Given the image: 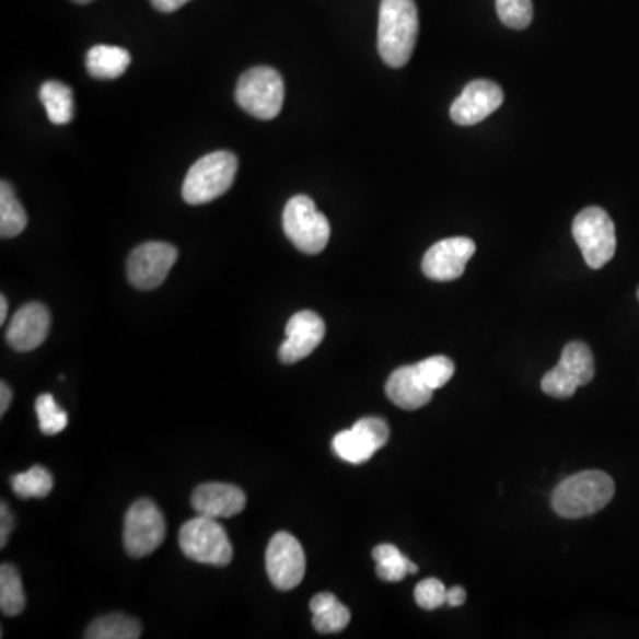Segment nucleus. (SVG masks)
<instances>
[{
    "instance_id": "1",
    "label": "nucleus",
    "mask_w": 639,
    "mask_h": 639,
    "mask_svg": "<svg viewBox=\"0 0 639 639\" xmlns=\"http://www.w3.org/2000/svg\"><path fill=\"white\" fill-rule=\"evenodd\" d=\"M418 34V8L414 0H382L376 47L387 67L402 68L410 61Z\"/></svg>"
},
{
    "instance_id": "2",
    "label": "nucleus",
    "mask_w": 639,
    "mask_h": 639,
    "mask_svg": "<svg viewBox=\"0 0 639 639\" xmlns=\"http://www.w3.org/2000/svg\"><path fill=\"white\" fill-rule=\"evenodd\" d=\"M615 496V481L602 470H583L556 487L550 504L565 519H581L597 513Z\"/></svg>"
},
{
    "instance_id": "3",
    "label": "nucleus",
    "mask_w": 639,
    "mask_h": 639,
    "mask_svg": "<svg viewBox=\"0 0 639 639\" xmlns=\"http://www.w3.org/2000/svg\"><path fill=\"white\" fill-rule=\"evenodd\" d=\"M239 171V160L231 151H213L201 156L188 170L182 196L188 205H207L230 190Z\"/></svg>"
},
{
    "instance_id": "4",
    "label": "nucleus",
    "mask_w": 639,
    "mask_h": 639,
    "mask_svg": "<svg viewBox=\"0 0 639 639\" xmlns=\"http://www.w3.org/2000/svg\"><path fill=\"white\" fill-rule=\"evenodd\" d=\"M236 104L253 118H278L284 104V82L281 73L270 67H256L240 77L235 90Z\"/></svg>"
},
{
    "instance_id": "5",
    "label": "nucleus",
    "mask_w": 639,
    "mask_h": 639,
    "mask_svg": "<svg viewBox=\"0 0 639 639\" xmlns=\"http://www.w3.org/2000/svg\"><path fill=\"white\" fill-rule=\"evenodd\" d=\"M282 230L297 249L304 254H320L330 239V224L318 212L315 201L307 196H293L282 212Z\"/></svg>"
},
{
    "instance_id": "6",
    "label": "nucleus",
    "mask_w": 639,
    "mask_h": 639,
    "mask_svg": "<svg viewBox=\"0 0 639 639\" xmlns=\"http://www.w3.org/2000/svg\"><path fill=\"white\" fill-rule=\"evenodd\" d=\"M179 547L196 564L226 567L233 558V546L226 530L217 519L198 515L179 530Z\"/></svg>"
},
{
    "instance_id": "7",
    "label": "nucleus",
    "mask_w": 639,
    "mask_h": 639,
    "mask_svg": "<svg viewBox=\"0 0 639 639\" xmlns=\"http://www.w3.org/2000/svg\"><path fill=\"white\" fill-rule=\"evenodd\" d=\"M573 240L593 270L612 262L616 253V231L612 217L601 207H588L572 222Z\"/></svg>"
},
{
    "instance_id": "8",
    "label": "nucleus",
    "mask_w": 639,
    "mask_h": 639,
    "mask_svg": "<svg viewBox=\"0 0 639 639\" xmlns=\"http://www.w3.org/2000/svg\"><path fill=\"white\" fill-rule=\"evenodd\" d=\"M595 376V362L588 345L572 341L561 352V359L542 379V391L553 398H570L578 387L586 386Z\"/></svg>"
},
{
    "instance_id": "9",
    "label": "nucleus",
    "mask_w": 639,
    "mask_h": 639,
    "mask_svg": "<svg viewBox=\"0 0 639 639\" xmlns=\"http://www.w3.org/2000/svg\"><path fill=\"white\" fill-rule=\"evenodd\" d=\"M164 513L150 499H139L128 508L123 527V544L132 558L155 553L165 538Z\"/></svg>"
},
{
    "instance_id": "10",
    "label": "nucleus",
    "mask_w": 639,
    "mask_h": 639,
    "mask_svg": "<svg viewBox=\"0 0 639 639\" xmlns=\"http://www.w3.org/2000/svg\"><path fill=\"white\" fill-rule=\"evenodd\" d=\"M265 565L270 583L281 592L299 586L306 576V555L301 542L287 532L272 536L265 555Z\"/></svg>"
},
{
    "instance_id": "11",
    "label": "nucleus",
    "mask_w": 639,
    "mask_h": 639,
    "mask_svg": "<svg viewBox=\"0 0 639 639\" xmlns=\"http://www.w3.org/2000/svg\"><path fill=\"white\" fill-rule=\"evenodd\" d=\"M178 259V249L165 242H147L130 253L127 262L128 281L139 290H155L170 276Z\"/></svg>"
},
{
    "instance_id": "12",
    "label": "nucleus",
    "mask_w": 639,
    "mask_h": 639,
    "mask_svg": "<svg viewBox=\"0 0 639 639\" xmlns=\"http://www.w3.org/2000/svg\"><path fill=\"white\" fill-rule=\"evenodd\" d=\"M390 441V427L381 418H362L333 439V450L341 461L364 464Z\"/></svg>"
},
{
    "instance_id": "13",
    "label": "nucleus",
    "mask_w": 639,
    "mask_h": 639,
    "mask_svg": "<svg viewBox=\"0 0 639 639\" xmlns=\"http://www.w3.org/2000/svg\"><path fill=\"white\" fill-rule=\"evenodd\" d=\"M475 253L476 244L467 236L444 239L427 251L421 268L432 281H455L464 274L467 262Z\"/></svg>"
},
{
    "instance_id": "14",
    "label": "nucleus",
    "mask_w": 639,
    "mask_h": 639,
    "mask_svg": "<svg viewBox=\"0 0 639 639\" xmlns=\"http://www.w3.org/2000/svg\"><path fill=\"white\" fill-rule=\"evenodd\" d=\"M503 90L492 80H473L453 102L450 116L456 125L470 127L489 118L503 105Z\"/></svg>"
},
{
    "instance_id": "15",
    "label": "nucleus",
    "mask_w": 639,
    "mask_h": 639,
    "mask_svg": "<svg viewBox=\"0 0 639 639\" xmlns=\"http://www.w3.org/2000/svg\"><path fill=\"white\" fill-rule=\"evenodd\" d=\"M324 338L325 324L322 316L316 315L315 311H299L288 320L287 339L279 348V359L284 364H295L315 352Z\"/></svg>"
},
{
    "instance_id": "16",
    "label": "nucleus",
    "mask_w": 639,
    "mask_h": 639,
    "mask_svg": "<svg viewBox=\"0 0 639 639\" xmlns=\"http://www.w3.org/2000/svg\"><path fill=\"white\" fill-rule=\"evenodd\" d=\"M50 324H53L50 311L39 302H28L11 318L5 341L16 352H31L45 344L50 333Z\"/></svg>"
},
{
    "instance_id": "17",
    "label": "nucleus",
    "mask_w": 639,
    "mask_h": 639,
    "mask_svg": "<svg viewBox=\"0 0 639 639\" xmlns=\"http://www.w3.org/2000/svg\"><path fill=\"white\" fill-rule=\"evenodd\" d=\"M244 490L230 484H202L193 493V508L198 515L212 519L235 518L244 512Z\"/></svg>"
},
{
    "instance_id": "18",
    "label": "nucleus",
    "mask_w": 639,
    "mask_h": 639,
    "mask_svg": "<svg viewBox=\"0 0 639 639\" xmlns=\"http://www.w3.org/2000/svg\"><path fill=\"white\" fill-rule=\"evenodd\" d=\"M387 398L399 409L416 410L421 409L432 399L433 390L425 384L419 375L418 368L402 367L391 373L386 384Z\"/></svg>"
},
{
    "instance_id": "19",
    "label": "nucleus",
    "mask_w": 639,
    "mask_h": 639,
    "mask_svg": "<svg viewBox=\"0 0 639 639\" xmlns=\"http://www.w3.org/2000/svg\"><path fill=\"white\" fill-rule=\"evenodd\" d=\"M310 609L313 613V627L322 635H333L347 629L350 624V612L333 593H318L311 599Z\"/></svg>"
},
{
    "instance_id": "20",
    "label": "nucleus",
    "mask_w": 639,
    "mask_h": 639,
    "mask_svg": "<svg viewBox=\"0 0 639 639\" xmlns=\"http://www.w3.org/2000/svg\"><path fill=\"white\" fill-rule=\"evenodd\" d=\"M130 62V53L113 45H96L85 57V68L94 79H118L128 70Z\"/></svg>"
},
{
    "instance_id": "21",
    "label": "nucleus",
    "mask_w": 639,
    "mask_h": 639,
    "mask_svg": "<svg viewBox=\"0 0 639 639\" xmlns=\"http://www.w3.org/2000/svg\"><path fill=\"white\" fill-rule=\"evenodd\" d=\"M39 100L47 111V116L54 125H67L75 114V100L70 85L48 80L39 90Z\"/></svg>"
},
{
    "instance_id": "22",
    "label": "nucleus",
    "mask_w": 639,
    "mask_h": 639,
    "mask_svg": "<svg viewBox=\"0 0 639 639\" xmlns=\"http://www.w3.org/2000/svg\"><path fill=\"white\" fill-rule=\"evenodd\" d=\"M373 559L376 564V576L386 583H398L409 573L418 572V567L407 556L399 553L398 547L382 544L373 549Z\"/></svg>"
},
{
    "instance_id": "23",
    "label": "nucleus",
    "mask_w": 639,
    "mask_h": 639,
    "mask_svg": "<svg viewBox=\"0 0 639 639\" xmlns=\"http://www.w3.org/2000/svg\"><path fill=\"white\" fill-rule=\"evenodd\" d=\"M27 228V212L8 182L0 184V236L14 239Z\"/></svg>"
},
{
    "instance_id": "24",
    "label": "nucleus",
    "mask_w": 639,
    "mask_h": 639,
    "mask_svg": "<svg viewBox=\"0 0 639 639\" xmlns=\"http://www.w3.org/2000/svg\"><path fill=\"white\" fill-rule=\"evenodd\" d=\"M88 639H137L141 638V626L127 615L100 616L88 627Z\"/></svg>"
},
{
    "instance_id": "25",
    "label": "nucleus",
    "mask_w": 639,
    "mask_h": 639,
    "mask_svg": "<svg viewBox=\"0 0 639 639\" xmlns=\"http://www.w3.org/2000/svg\"><path fill=\"white\" fill-rule=\"evenodd\" d=\"M0 609L5 616H16L25 609V593L22 578L13 565L0 567Z\"/></svg>"
},
{
    "instance_id": "26",
    "label": "nucleus",
    "mask_w": 639,
    "mask_h": 639,
    "mask_svg": "<svg viewBox=\"0 0 639 639\" xmlns=\"http://www.w3.org/2000/svg\"><path fill=\"white\" fill-rule=\"evenodd\" d=\"M13 492L22 499L47 498L54 489V476L43 466H34L11 478Z\"/></svg>"
},
{
    "instance_id": "27",
    "label": "nucleus",
    "mask_w": 639,
    "mask_h": 639,
    "mask_svg": "<svg viewBox=\"0 0 639 639\" xmlns=\"http://www.w3.org/2000/svg\"><path fill=\"white\" fill-rule=\"evenodd\" d=\"M36 414H38L39 430L45 435H57L68 427V414L57 405L53 395H39L36 399Z\"/></svg>"
},
{
    "instance_id": "28",
    "label": "nucleus",
    "mask_w": 639,
    "mask_h": 639,
    "mask_svg": "<svg viewBox=\"0 0 639 639\" xmlns=\"http://www.w3.org/2000/svg\"><path fill=\"white\" fill-rule=\"evenodd\" d=\"M419 375L423 379L430 390H441L446 386L448 382L452 381L453 373H455V364L452 359L444 358V356H433V358L425 359V361L416 364Z\"/></svg>"
},
{
    "instance_id": "29",
    "label": "nucleus",
    "mask_w": 639,
    "mask_h": 639,
    "mask_svg": "<svg viewBox=\"0 0 639 639\" xmlns=\"http://www.w3.org/2000/svg\"><path fill=\"white\" fill-rule=\"evenodd\" d=\"M496 11H498L499 20L507 27L515 28V31H522L532 24V0H496Z\"/></svg>"
},
{
    "instance_id": "30",
    "label": "nucleus",
    "mask_w": 639,
    "mask_h": 639,
    "mask_svg": "<svg viewBox=\"0 0 639 639\" xmlns=\"http://www.w3.org/2000/svg\"><path fill=\"white\" fill-rule=\"evenodd\" d=\"M448 588L435 578L423 579L414 590V597L418 606L427 612H433L446 604Z\"/></svg>"
},
{
    "instance_id": "31",
    "label": "nucleus",
    "mask_w": 639,
    "mask_h": 639,
    "mask_svg": "<svg viewBox=\"0 0 639 639\" xmlns=\"http://www.w3.org/2000/svg\"><path fill=\"white\" fill-rule=\"evenodd\" d=\"M14 527V515L8 503H2L0 507V546L5 547L10 541L11 532Z\"/></svg>"
},
{
    "instance_id": "32",
    "label": "nucleus",
    "mask_w": 639,
    "mask_h": 639,
    "mask_svg": "<svg viewBox=\"0 0 639 639\" xmlns=\"http://www.w3.org/2000/svg\"><path fill=\"white\" fill-rule=\"evenodd\" d=\"M190 0H151V4L155 10L162 11V13H173V11L184 8Z\"/></svg>"
},
{
    "instance_id": "33",
    "label": "nucleus",
    "mask_w": 639,
    "mask_h": 639,
    "mask_svg": "<svg viewBox=\"0 0 639 639\" xmlns=\"http://www.w3.org/2000/svg\"><path fill=\"white\" fill-rule=\"evenodd\" d=\"M467 595L466 590L461 586H453L448 590L446 593V604L448 606L458 607L466 602Z\"/></svg>"
},
{
    "instance_id": "34",
    "label": "nucleus",
    "mask_w": 639,
    "mask_h": 639,
    "mask_svg": "<svg viewBox=\"0 0 639 639\" xmlns=\"http://www.w3.org/2000/svg\"><path fill=\"white\" fill-rule=\"evenodd\" d=\"M11 399H13V391H11V387L5 382H2L0 384V414L2 416L10 409Z\"/></svg>"
},
{
    "instance_id": "35",
    "label": "nucleus",
    "mask_w": 639,
    "mask_h": 639,
    "mask_svg": "<svg viewBox=\"0 0 639 639\" xmlns=\"http://www.w3.org/2000/svg\"><path fill=\"white\" fill-rule=\"evenodd\" d=\"M5 316H8V299L2 295L0 297V324H4Z\"/></svg>"
},
{
    "instance_id": "36",
    "label": "nucleus",
    "mask_w": 639,
    "mask_h": 639,
    "mask_svg": "<svg viewBox=\"0 0 639 639\" xmlns=\"http://www.w3.org/2000/svg\"><path fill=\"white\" fill-rule=\"evenodd\" d=\"M73 2H75V4H90L93 0H73Z\"/></svg>"
},
{
    "instance_id": "37",
    "label": "nucleus",
    "mask_w": 639,
    "mask_h": 639,
    "mask_svg": "<svg viewBox=\"0 0 639 639\" xmlns=\"http://www.w3.org/2000/svg\"><path fill=\"white\" fill-rule=\"evenodd\" d=\"M638 301H639V290H638Z\"/></svg>"
}]
</instances>
